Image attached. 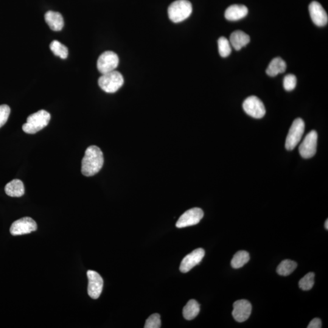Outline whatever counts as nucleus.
<instances>
[{
	"label": "nucleus",
	"mask_w": 328,
	"mask_h": 328,
	"mask_svg": "<svg viewBox=\"0 0 328 328\" xmlns=\"http://www.w3.org/2000/svg\"><path fill=\"white\" fill-rule=\"evenodd\" d=\"M104 163L102 150L96 145H91L85 151L82 161V173L85 176H92L100 172Z\"/></svg>",
	"instance_id": "1"
},
{
	"label": "nucleus",
	"mask_w": 328,
	"mask_h": 328,
	"mask_svg": "<svg viewBox=\"0 0 328 328\" xmlns=\"http://www.w3.org/2000/svg\"><path fill=\"white\" fill-rule=\"evenodd\" d=\"M50 120V114L45 110H41L30 115L22 129L24 132L33 134L45 128Z\"/></svg>",
	"instance_id": "2"
},
{
	"label": "nucleus",
	"mask_w": 328,
	"mask_h": 328,
	"mask_svg": "<svg viewBox=\"0 0 328 328\" xmlns=\"http://www.w3.org/2000/svg\"><path fill=\"white\" fill-rule=\"evenodd\" d=\"M192 10L191 2L187 0H177L170 5L168 15L174 23H180L189 17Z\"/></svg>",
	"instance_id": "3"
},
{
	"label": "nucleus",
	"mask_w": 328,
	"mask_h": 328,
	"mask_svg": "<svg viewBox=\"0 0 328 328\" xmlns=\"http://www.w3.org/2000/svg\"><path fill=\"white\" fill-rule=\"evenodd\" d=\"M98 83L103 91L108 93H114L121 88L124 80L120 72L113 71L102 74Z\"/></svg>",
	"instance_id": "4"
},
{
	"label": "nucleus",
	"mask_w": 328,
	"mask_h": 328,
	"mask_svg": "<svg viewBox=\"0 0 328 328\" xmlns=\"http://www.w3.org/2000/svg\"><path fill=\"white\" fill-rule=\"evenodd\" d=\"M305 124L301 118L296 119L292 124L286 140L285 147L288 150H293L301 141L305 132Z\"/></svg>",
	"instance_id": "5"
},
{
	"label": "nucleus",
	"mask_w": 328,
	"mask_h": 328,
	"mask_svg": "<svg viewBox=\"0 0 328 328\" xmlns=\"http://www.w3.org/2000/svg\"><path fill=\"white\" fill-rule=\"evenodd\" d=\"M118 55L113 51H105L98 58L97 66L101 74L113 71L118 66Z\"/></svg>",
	"instance_id": "6"
},
{
	"label": "nucleus",
	"mask_w": 328,
	"mask_h": 328,
	"mask_svg": "<svg viewBox=\"0 0 328 328\" xmlns=\"http://www.w3.org/2000/svg\"><path fill=\"white\" fill-rule=\"evenodd\" d=\"M243 107L247 114L255 119L262 118L266 114L265 106L262 101L255 96L247 98L243 102Z\"/></svg>",
	"instance_id": "7"
},
{
	"label": "nucleus",
	"mask_w": 328,
	"mask_h": 328,
	"mask_svg": "<svg viewBox=\"0 0 328 328\" xmlns=\"http://www.w3.org/2000/svg\"><path fill=\"white\" fill-rule=\"evenodd\" d=\"M318 139V133L315 130L310 131L306 136L299 147V153L302 158L309 159L316 155Z\"/></svg>",
	"instance_id": "8"
},
{
	"label": "nucleus",
	"mask_w": 328,
	"mask_h": 328,
	"mask_svg": "<svg viewBox=\"0 0 328 328\" xmlns=\"http://www.w3.org/2000/svg\"><path fill=\"white\" fill-rule=\"evenodd\" d=\"M37 229L34 220L30 217H24L16 220L11 225L10 232L13 236L30 234Z\"/></svg>",
	"instance_id": "9"
},
{
	"label": "nucleus",
	"mask_w": 328,
	"mask_h": 328,
	"mask_svg": "<svg viewBox=\"0 0 328 328\" xmlns=\"http://www.w3.org/2000/svg\"><path fill=\"white\" fill-rule=\"evenodd\" d=\"M203 217V210L197 207L190 209L181 216L176 224V226L178 228H184L196 225L200 222Z\"/></svg>",
	"instance_id": "10"
},
{
	"label": "nucleus",
	"mask_w": 328,
	"mask_h": 328,
	"mask_svg": "<svg viewBox=\"0 0 328 328\" xmlns=\"http://www.w3.org/2000/svg\"><path fill=\"white\" fill-rule=\"evenodd\" d=\"M87 277L88 279V295L92 299H97L102 292L103 279L97 272L94 271L87 272Z\"/></svg>",
	"instance_id": "11"
},
{
	"label": "nucleus",
	"mask_w": 328,
	"mask_h": 328,
	"mask_svg": "<svg viewBox=\"0 0 328 328\" xmlns=\"http://www.w3.org/2000/svg\"><path fill=\"white\" fill-rule=\"evenodd\" d=\"M204 255H205V251L202 248L196 249L191 253L187 255L184 258L181 263L179 269L181 273H187L195 266L200 264L202 260L203 259Z\"/></svg>",
	"instance_id": "12"
},
{
	"label": "nucleus",
	"mask_w": 328,
	"mask_h": 328,
	"mask_svg": "<svg viewBox=\"0 0 328 328\" xmlns=\"http://www.w3.org/2000/svg\"><path fill=\"white\" fill-rule=\"evenodd\" d=\"M233 318L238 322H244L249 318L252 312L251 303L246 300H240L235 302L233 305Z\"/></svg>",
	"instance_id": "13"
},
{
	"label": "nucleus",
	"mask_w": 328,
	"mask_h": 328,
	"mask_svg": "<svg viewBox=\"0 0 328 328\" xmlns=\"http://www.w3.org/2000/svg\"><path fill=\"white\" fill-rule=\"evenodd\" d=\"M309 11L311 19L317 26H326L328 22V14L318 1H313L310 4Z\"/></svg>",
	"instance_id": "14"
},
{
	"label": "nucleus",
	"mask_w": 328,
	"mask_h": 328,
	"mask_svg": "<svg viewBox=\"0 0 328 328\" xmlns=\"http://www.w3.org/2000/svg\"><path fill=\"white\" fill-rule=\"evenodd\" d=\"M248 9L245 5L234 4L229 6L225 12V17L229 21H237L248 15Z\"/></svg>",
	"instance_id": "15"
},
{
	"label": "nucleus",
	"mask_w": 328,
	"mask_h": 328,
	"mask_svg": "<svg viewBox=\"0 0 328 328\" xmlns=\"http://www.w3.org/2000/svg\"><path fill=\"white\" fill-rule=\"evenodd\" d=\"M44 19L50 29L54 31H60L64 26V19L59 12L47 11L44 15Z\"/></svg>",
	"instance_id": "16"
},
{
	"label": "nucleus",
	"mask_w": 328,
	"mask_h": 328,
	"mask_svg": "<svg viewBox=\"0 0 328 328\" xmlns=\"http://www.w3.org/2000/svg\"><path fill=\"white\" fill-rule=\"evenodd\" d=\"M250 36L242 30H236L230 36V43L235 50H239L250 42Z\"/></svg>",
	"instance_id": "17"
},
{
	"label": "nucleus",
	"mask_w": 328,
	"mask_h": 328,
	"mask_svg": "<svg viewBox=\"0 0 328 328\" xmlns=\"http://www.w3.org/2000/svg\"><path fill=\"white\" fill-rule=\"evenodd\" d=\"M4 190L6 195L11 197H21L24 194V184L19 179H13L5 185Z\"/></svg>",
	"instance_id": "18"
},
{
	"label": "nucleus",
	"mask_w": 328,
	"mask_h": 328,
	"mask_svg": "<svg viewBox=\"0 0 328 328\" xmlns=\"http://www.w3.org/2000/svg\"><path fill=\"white\" fill-rule=\"evenodd\" d=\"M287 65L285 61L280 57L274 58L269 64L266 73L271 77H275L276 75L285 72Z\"/></svg>",
	"instance_id": "19"
},
{
	"label": "nucleus",
	"mask_w": 328,
	"mask_h": 328,
	"mask_svg": "<svg viewBox=\"0 0 328 328\" xmlns=\"http://www.w3.org/2000/svg\"><path fill=\"white\" fill-rule=\"evenodd\" d=\"M200 306L195 300H190L183 308V316L187 321H192L199 315Z\"/></svg>",
	"instance_id": "20"
},
{
	"label": "nucleus",
	"mask_w": 328,
	"mask_h": 328,
	"mask_svg": "<svg viewBox=\"0 0 328 328\" xmlns=\"http://www.w3.org/2000/svg\"><path fill=\"white\" fill-rule=\"evenodd\" d=\"M297 267V263L294 261L285 260L283 261L277 267V272L280 276H288L295 271Z\"/></svg>",
	"instance_id": "21"
},
{
	"label": "nucleus",
	"mask_w": 328,
	"mask_h": 328,
	"mask_svg": "<svg viewBox=\"0 0 328 328\" xmlns=\"http://www.w3.org/2000/svg\"><path fill=\"white\" fill-rule=\"evenodd\" d=\"M250 260V256L248 252L241 251L237 252L231 261V266L233 268L239 269L242 268Z\"/></svg>",
	"instance_id": "22"
},
{
	"label": "nucleus",
	"mask_w": 328,
	"mask_h": 328,
	"mask_svg": "<svg viewBox=\"0 0 328 328\" xmlns=\"http://www.w3.org/2000/svg\"><path fill=\"white\" fill-rule=\"evenodd\" d=\"M50 49L56 56H58L62 59L68 57V49L66 46L57 40H54L50 44Z\"/></svg>",
	"instance_id": "23"
},
{
	"label": "nucleus",
	"mask_w": 328,
	"mask_h": 328,
	"mask_svg": "<svg viewBox=\"0 0 328 328\" xmlns=\"http://www.w3.org/2000/svg\"><path fill=\"white\" fill-rule=\"evenodd\" d=\"M219 53L222 57H227L231 54L232 46L231 43L224 36H221L218 41Z\"/></svg>",
	"instance_id": "24"
},
{
	"label": "nucleus",
	"mask_w": 328,
	"mask_h": 328,
	"mask_svg": "<svg viewBox=\"0 0 328 328\" xmlns=\"http://www.w3.org/2000/svg\"><path fill=\"white\" fill-rule=\"evenodd\" d=\"M315 274L313 273H310L306 275L300 280L299 283L300 288L303 291L311 290L315 285Z\"/></svg>",
	"instance_id": "25"
},
{
	"label": "nucleus",
	"mask_w": 328,
	"mask_h": 328,
	"mask_svg": "<svg viewBox=\"0 0 328 328\" xmlns=\"http://www.w3.org/2000/svg\"><path fill=\"white\" fill-rule=\"evenodd\" d=\"M161 327V317L158 314H153L146 321L145 328H159Z\"/></svg>",
	"instance_id": "26"
},
{
	"label": "nucleus",
	"mask_w": 328,
	"mask_h": 328,
	"mask_svg": "<svg viewBox=\"0 0 328 328\" xmlns=\"http://www.w3.org/2000/svg\"><path fill=\"white\" fill-rule=\"evenodd\" d=\"M297 85V78L294 74L286 75L283 80V86L286 91H291L295 89Z\"/></svg>",
	"instance_id": "27"
},
{
	"label": "nucleus",
	"mask_w": 328,
	"mask_h": 328,
	"mask_svg": "<svg viewBox=\"0 0 328 328\" xmlns=\"http://www.w3.org/2000/svg\"><path fill=\"white\" fill-rule=\"evenodd\" d=\"M10 113V109L7 105H0V128L7 122Z\"/></svg>",
	"instance_id": "28"
},
{
	"label": "nucleus",
	"mask_w": 328,
	"mask_h": 328,
	"mask_svg": "<svg viewBox=\"0 0 328 328\" xmlns=\"http://www.w3.org/2000/svg\"><path fill=\"white\" fill-rule=\"evenodd\" d=\"M308 328H322V321L319 318L314 319L308 325Z\"/></svg>",
	"instance_id": "29"
},
{
	"label": "nucleus",
	"mask_w": 328,
	"mask_h": 328,
	"mask_svg": "<svg viewBox=\"0 0 328 328\" xmlns=\"http://www.w3.org/2000/svg\"><path fill=\"white\" fill-rule=\"evenodd\" d=\"M325 228H326V229L328 231V220H327L326 222H325Z\"/></svg>",
	"instance_id": "30"
}]
</instances>
